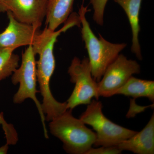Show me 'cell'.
<instances>
[{
    "instance_id": "e0dca14e",
    "label": "cell",
    "mask_w": 154,
    "mask_h": 154,
    "mask_svg": "<svg viewBox=\"0 0 154 154\" xmlns=\"http://www.w3.org/2000/svg\"><path fill=\"white\" fill-rule=\"evenodd\" d=\"M122 151L119 148L118 146H101L97 148L90 149L86 154H119Z\"/></svg>"
},
{
    "instance_id": "9c48e42d",
    "label": "cell",
    "mask_w": 154,
    "mask_h": 154,
    "mask_svg": "<svg viewBox=\"0 0 154 154\" xmlns=\"http://www.w3.org/2000/svg\"><path fill=\"white\" fill-rule=\"evenodd\" d=\"M9 24L0 33V47L15 50L18 48L32 45L39 33V28L17 21L10 11L6 12Z\"/></svg>"
},
{
    "instance_id": "7a4b0ae2",
    "label": "cell",
    "mask_w": 154,
    "mask_h": 154,
    "mask_svg": "<svg viewBox=\"0 0 154 154\" xmlns=\"http://www.w3.org/2000/svg\"><path fill=\"white\" fill-rule=\"evenodd\" d=\"M84 1L79 10L82 38L89 55L92 76L97 82L102 79L108 66L126 47L125 43H114L107 41L99 34L98 38L94 34L86 19L88 7H85Z\"/></svg>"
},
{
    "instance_id": "277c9868",
    "label": "cell",
    "mask_w": 154,
    "mask_h": 154,
    "mask_svg": "<svg viewBox=\"0 0 154 154\" xmlns=\"http://www.w3.org/2000/svg\"><path fill=\"white\" fill-rule=\"evenodd\" d=\"M102 108V102L92 100L80 118L96 131L95 146H118L137 132L113 123L103 114Z\"/></svg>"
},
{
    "instance_id": "ac0fdd59",
    "label": "cell",
    "mask_w": 154,
    "mask_h": 154,
    "mask_svg": "<svg viewBox=\"0 0 154 154\" xmlns=\"http://www.w3.org/2000/svg\"><path fill=\"white\" fill-rule=\"evenodd\" d=\"M9 148V145L6 143L5 145L0 147V154H6L8 152Z\"/></svg>"
},
{
    "instance_id": "8fae6325",
    "label": "cell",
    "mask_w": 154,
    "mask_h": 154,
    "mask_svg": "<svg viewBox=\"0 0 154 154\" xmlns=\"http://www.w3.org/2000/svg\"><path fill=\"white\" fill-rule=\"evenodd\" d=\"M124 10L128 18L132 33L131 51L139 60H142V55L139 35L140 28L139 24L140 12L142 0H113Z\"/></svg>"
},
{
    "instance_id": "ba28073f",
    "label": "cell",
    "mask_w": 154,
    "mask_h": 154,
    "mask_svg": "<svg viewBox=\"0 0 154 154\" xmlns=\"http://www.w3.org/2000/svg\"><path fill=\"white\" fill-rule=\"evenodd\" d=\"M48 3V0H0V12L10 11L17 21L40 28Z\"/></svg>"
},
{
    "instance_id": "5b68a950",
    "label": "cell",
    "mask_w": 154,
    "mask_h": 154,
    "mask_svg": "<svg viewBox=\"0 0 154 154\" xmlns=\"http://www.w3.org/2000/svg\"><path fill=\"white\" fill-rule=\"evenodd\" d=\"M35 54L33 46L30 45L23 53L21 66L13 73L12 82L14 85L19 84V88L14 95V102L16 104H20L27 99H31L35 102L41 117L45 136L48 138L45 117L42 110L41 104L36 98V65Z\"/></svg>"
},
{
    "instance_id": "8992f818",
    "label": "cell",
    "mask_w": 154,
    "mask_h": 154,
    "mask_svg": "<svg viewBox=\"0 0 154 154\" xmlns=\"http://www.w3.org/2000/svg\"><path fill=\"white\" fill-rule=\"evenodd\" d=\"M68 73L71 82L75 84L73 91L66 102L68 110H72L79 105H88L94 97L99 99L97 82L91 73L88 58L82 60L74 58Z\"/></svg>"
},
{
    "instance_id": "5bb4252c",
    "label": "cell",
    "mask_w": 154,
    "mask_h": 154,
    "mask_svg": "<svg viewBox=\"0 0 154 154\" xmlns=\"http://www.w3.org/2000/svg\"><path fill=\"white\" fill-rule=\"evenodd\" d=\"M14 51L0 47V81L10 76L19 67V57Z\"/></svg>"
},
{
    "instance_id": "2e32d148",
    "label": "cell",
    "mask_w": 154,
    "mask_h": 154,
    "mask_svg": "<svg viewBox=\"0 0 154 154\" xmlns=\"http://www.w3.org/2000/svg\"><path fill=\"white\" fill-rule=\"evenodd\" d=\"M108 0H90L94 10L93 19L98 25L102 26L104 23V15Z\"/></svg>"
},
{
    "instance_id": "4fadbf2b",
    "label": "cell",
    "mask_w": 154,
    "mask_h": 154,
    "mask_svg": "<svg viewBox=\"0 0 154 154\" xmlns=\"http://www.w3.org/2000/svg\"><path fill=\"white\" fill-rule=\"evenodd\" d=\"M131 96L134 99L140 97L148 98L152 102L154 101V82L140 79L132 76L113 94Z\"/></svg>"
},
{
    "instance_id": "6da1fadb",
    "label": "cell",
    "mask_w": 154,
    "mask_h": 154,
    "mask_svg": "<svg viewBox=\"0 0 154 154\" xmlns=\"http://www.w3.org/2000/svg\"><path fill=\"white\" fill-rule=\"evenodd\" d=\"M81 25L79 17L76 13L71 14L60 30H52L46 27L41 31L32 45L35 54L39 59L36 62L37 80L43 98L41 104L42 110L46 115L45 119L51 121L67 110L66 102H60L54 99L51 91L50 82L55 68L54 48L57 37L75 26Z\"/></svg>"
},
{
    "instance_id": "52a82bcc",
    "label": "cell",
    "mask_w": 154,
    "mask_h": 154,
    "mask_svg": "<svg viewBox=\"0 0 154 154\" xmlns=\"http://www.w3.org/2000/svg\"><path fill=\"white\" fill-rule=\"evenodd\" d=\"M140 72V66L136 60L128 59L119 54L108 66L102 79L97 82L99 96L110 97L134 74Z\"/></svg>"
},
{
    "instance_id": "9a60e30c",
    "label": "cell",
    "mask_w": 154,
    "mask_h": 154,
    "mask_svg": "<svg viewBox=\"0 0 154 154\" xmlns=\"http://www.w3.org/2000/svg\"><path fill=\"white\" fill-rule=\"evenodd\" d=\"M0 125H2L5 135L6 143L9 145L16 144L18 141V134L13 125L7 123L3 112L0 113Z\"/></svg>"
},
{
    "instance_id": "30bf717a",
    "label": "cell",
    "mask_w": 154,
    "mask_h": 154,
    "mask_svg": "<svg viewBox=\"0 0 154 154\" xmlns=\"http://www.w3.org/2000/svg\"><path fill=\"white\" fill-rule=\"evenodd\" d=\"M122 151H128L137 154L154 153V114L140 132L122 142L118 145Z\"/></svg>"
},
{
    "instance_id": "7c38bea8",
    "label": "cell",
    "mask_w": 154,
    "mask_h": 154,
    "mask_svg": "<svg viewBox=\"0 0 154 154\" xmlns=\"http://www.w3.org/2000/svg\"><path fill=\"white\" fill-rule=\"evenodd\" d=\"M74 0H48L46 27L56 30L67 20L72 11Z\"/></svg>"
},
{
    "instance_id": "3957f363",
    "label": "cell",
    "mask_w": 154,
    "mask_h": 154,
    "mask_svg": "<svg viewBox=\"0 0 154 154\" xmlns=\"http://www.w3.org/2000/svg\"><path fill=\"white\" fill-rule=\"evenodd\" d=\"M66 110L49 123L51 133L63 143L64 149L68 153L86 154L94 145L96 133L89 129L81 119Z\"/></svg>"
}]
</instances>
